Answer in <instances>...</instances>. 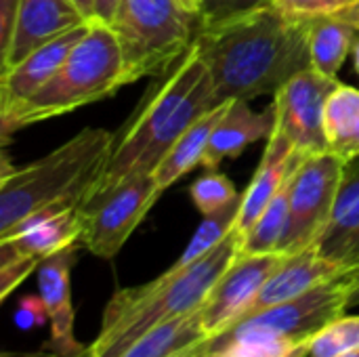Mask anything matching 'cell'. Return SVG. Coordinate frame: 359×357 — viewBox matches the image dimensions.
<instances>
[{
    "mask_svg": "<svg viewBox=\"0 0 359 357\" xmlns=\"http://www.w3.org/2000/svg\"><path fill=\"white\" fill-rule=\"evenodd\" d=\"M351 269L305 292L299 299L273 305L265 311H259L250 318L236 322L219 337L208 339L210 345H223L236 339L309 341L326 324L345 316V311L349 309Z\"/></svg>",
    "mask_w": 359,
    "mask_h": 357,
    "instance_id": "obj_8",
    "label": "cell"
},
{
    "mask_svg": "<svg viewBox=\"0 0 359 357\" xmlns=\"http://www.w3.org/2000/svg\"><path fill=\"white\" fill-rule=\"evenodd\" d=\"M88 21L74 0H21L13 38L0 53L2 67L13 65L34 48Z\"/></svg>",
    "mask_w": 359,
    "mask_h": 357,
    "instance_id": "obj_16",
    "label": "cell"
},
{
    "mask_svg": "<svg viewBox=\"0 0 359 357\" xmlns=\"http://www.w3.org/2000/svg\"><path fill=\"white\" fill-rule=\"evenodd\" d=\"M351 267H345L328 257H324L318 246L305 248L301 252L286 255L284 261L278 265V269L267 278L263 288L257 292V297L248 303V307L240 314V320L250 318L259 311H265L273 305L292 301L303 297L305 292L343 276ZM233 322V324H236ZM231 324V326H233Z\"/></svg>",
    "mask_w": 359,
    "mask_h": 357,
    "instance_id": "obj_12",
    "label": "cell"
},
{
    "mask_svg": "<svg viewBox=\"0 0 359 357\" xmlns=\"http://www.w3.org/2000/svg\"><path fill=\"white\" fill-rule=\"evenodd\" d=\"M206 351H208V339L202 341V343H196V345H191V347H187V349H183V351H179V353L170 357H206Z\"/></svg>",
    "mask_w": 359,
    "mask_h": 357,
    "instance_id": "obj_35",
    "label": "cell"
},
{
    "mask_svg": "<svg viewBox=\"0 0 359 357\" xmlns=\"http://www.w3.org/2000/svg\"><path fill=\"white\" fill-rule=\"evenodd\" d=\"M359 122V88L339 82L330 93L324 112V128L330 151L339 154Z\"/></svg>",
    "mask_w": 359,
    "mask_h": 357,
    "instance_id": "obj_24",
    "label": "cell"
},
{
    "mask_svg": "<svg viewBox=\"0 0 359 357\" xmlns=\"http://www.w3.org/2000/svg\"><path fill=\"white\" fill-rule=\"evenodd\" d=\"M118 4H120V0H95V19L109 25L116 15Z\"/></svg>",
    "mask_w": 359,
    "mask_h": 357,
    "instance_id": "obj_32",
    "label": "cell"
},
{
    "mask_svg": "<svg viewBox=\"0 0 359 357\" xmlns=\"http://www.w3.org/2000/svg\"><path fill=\"white\" fill-rule=\"evenodd\" d=\"M284 252L271 255H238L225 274L217 280L206 301L198 307L202 328L208 339L225 332L248 303L263 288L267 278L284 261Z\"/></svg>",
    "mask_w": 359,
    "mask_h": 357,
    "instance_id": "obj_11",
    "label": "cell"
},
{
    "mask_svg": "<svg viewBox=\"0 0 359 357\" xmlns=\"http://www.w3.org/2000/svg\"><path fill=\"white\" fill-rule=\"evenodd\" d=\"M290 179V177H288ZM290 219V200H288V181L259 215L255 225L242 238V255H271L280 252Z\"/></svg>",
    "mask_w": 359,
    "mask_h": 357,
    "instance_id": "obj_23",
    "label": "cell"
},
{
    "mask_svg": "<svg viewBox=\"0 0 359 357\" xmlns=\"http://www.w3.org/2000/svg\"><path fill=\"white\" fill-rule=\"evenodd\" d=\"M359 307V267L351 269V290H349V309Z\"/></svg>",
    "mask_w": 359,
    "mask_h": 357,
    "instance_id": "obj_36",
    "label": "cell"
},
{
    "mask_svg": "<svg viewBox=\"0 0 359 357\" xmlns=\"http://www.w3.org/2000/svg\"><path fill=\"white\" fill-rule=\"evenodd\" d=\"M341 19L349 21V23H351L353 27H358V29H359V4H358V6H353L351 11L343 13V15H341Z\"/></svg>",
    "mask_w": 359,
    "mask_h": 357,
    "instance_id": "obj_38",
    "label": "cell"
},
{
    "mask_svg": "<svg viewBox=\"0 0 359 357\" xmlns=\"http://www.w3.org/2000/svg\"><path fill=\"white\" fill-rule=\"evenodd\" d=\"M189 196L202 217L219 213V210L227 208L231 202H236L238 198H242V194L236 189V185L219 170H208L206 175H202L191 185Z\"/></svg>",
    "mask_w": 359,
    "mask_h": 357,
    "instance_id": "obj_27",
    "label": "cell"
},
{
    "mask_svg": "<svg viewBox=\"0 0 359 357\" xmlns=\"http://www.w3.org/2000/svg\"><path fill=\"white\" fill-rule=\"evenodd\" d=\"M206 339L208 337L202 328L200 314L196 309L194 314H187L145 332L118 357H170Z\"/></svg>",
    "mask_w": 359,
    "mask_h": 357,
    "instance_id": "obj_22",
    "label": "cell"
},
{
    "mask_svg": "<svg viewBox=\"0 0 359 357\" xmlns=\"http://www.w3.org/2000/svg\"><path fill=\"white\" fill-rule=\"evenodd\" d=\"M215 84L196 44L143 95L137 112L116 133L114 149L80 206L137 173H154L175 141L208 109L217 107Z\"/></svg>",
    "mask_w": 359,
    "mask_h": 357,
    "instance_id": "obj_2",
    "label": "cell"
},
{
    "mask_svg": "<svg viewBox=\"0 0 359 357\" xmlns=\"http://www.w3.org/2000/svg\"><path fill=\"white\" fill-rule=\"evenodd\" d=\"M162 196L154 173H137L80 206V244L99 259H114Z\"/></svg>",
    "mask_w": 359,
    "mask_h": 357,
    "instance_id": "obj_9",
    "label": "cell"
},
{
    "mask_svg": "<svg viewBox=\"0 0 359 357\" xmlns=\"http://www.w3.org/2000/svg\"><path fill=\"white\" fill-rule=\"evenodd\" d=\"M337 84L339 78H326L309 67L290 78L273 95L276 118L301 158L330 149L324 128V112Z\"/></svg>",
    "mask_w": 359,
    "mask_h": 357,
    "instance_id": "obj_10",
    "label": "cell"
},
{
    "mask_svg": "<svg viewBox=\"0 0 359 357\" xmlns=\"http://www.w3.org/2000/svg\"><path fill=\"white\" fill-rule=\"evenodd\" d=\"M2 357H69V356H61V353H4Z\"/></svg>",
    "mask_w": 359,
    "mask_h": 357,
    "instance_id": "obj_39",
    "label": "cell"
},
{
    "mask_svg": "<svg viewBox=\"0 0 359 357\" xmlns=\"http://www.w3.org/2000/svg\"><path fill=\"white\" fill-rule=\"evenodd\" d=\"M124 65V86L160 78L191 48L200 19L175 0H120L109 23Z\"/></svg>",
    "mask_w": 359,
    "mask_h": 357,
    "instance_id": "obj_6",
    "label": "cell"
},
{
    "mask_svg": "<svg viewBox=\"0 0 359 357\" xmlns=\"http://www.w3.org/2000/svg\"><path fill=\"white\" fill-rule=\"evenodd\" d=\"M337 156H341L345 162H349V160L358 158L359 156V122L355 124V128L351 130L349 139L345 141V145L341 147V151H339Z\"/></svg>",
    "mask_w": 359,
    "mask_h": 357,
    "instance_id": "obj_33",
    "label": "cell"
},
{
    "mask_svg": "<svg viewBox=\"0 0 359 357\" xmlns=\"http://www.w3.org/2000/svg\"><path fill=\"white\" fill-rule=\"evenodd\" d=\"M345 166L347 162L330 149L297 162L288 179L290 219L280 252L292 255L320 244L334 215Z\"/></svg>",
    "mask_w": 359,
    "mask_h": 357,
    "instance_id": "obj_7",
    "label": "cell"
},
{
    "mask_svg": "<svg viewBox=\"0 0 359 357\" xmlns=\"http://www.w3.org/2000/svg\"><path fill=\"white\" fill-rule=\"evenodd\" d=\"M225 107H227V101L221 103V105H217V107H212V109H208L204 116H200L175 141V145L162 158V162L154 170L156 183H158V187H160L162 194L168 187H172L181 177H185L187 173H191L196 166H202L204 164V156H206V149H208L210 135H212L217 122L221 120Z\"/></svg>",
    "mask_w": 359,
    "mask_h": 357,
    "instance_id": "obj_20",
    "label": "cell"
},
{
    "mask_svg": "<svg viewBox=\"0 0 359 357\" xmlns=\"http://www.w3.org/2000/svg\"><path fill=\"white\" fill-rule=\"evenodd\" d=\"M114 143V133L84 128L27 166L13 168L4 158L0 177V238L48 206H80L103 170Z\"/></svg>",
    "mask_w": 359,
    "mask_h": 357,
    "instance_id": "obj_4",
    "label": "cell"
},
{
    "mask_svg": "<svg viewBox=\"0 0 359 357\" xmlns=\"http://www.w3.org/2000/svg\"><path fill=\"white\" fill-rule=\"evenodd\" d=\"M240 246L242 238L233 229L196 263L175 261L151 282L118 290L103 311L97 339L80 356L72 357H118L145 332L194 314L240 255Z\"/></svg>",
    "mask_w": 359,
    "mask_h": 357,
    "instance_id": "obj_3",
    "label": "cell"
},
{
    "mask_svg": "<svg viewBox=\"0 0 359 357\" xmlns=\"http://www.w3.org/2000/svg\"><path fill=\"white\" fill-rule=\"evenodd\" d=\"M19 4L21 0H0V53L8 46L13 38Z\"/></svg>",
    "mask_w": 359,
    "mask_h": 357,
    "instance_id": "obj_31",
    "label": "cell"
},
{
    "mask_svg": "<svg viewBox=\"0 0 359 357\" xmlns=\"http://www.w3.org/2000/svg\"><path fill=\"white\" fill-rule=\"evenodd\" d=\"M301 156L294 151L292 141L280 126L278 118L273 124L271 135L267 137V145L263 151V158L255 170V177L246 191L242 194L240 213L236 219V231L240 238L246 236V231L255 225L259 215L267 208V204L276 198V194L286 185L290 173L294 170Z\"/></svg>",
    "mask_w": 359,
    "mask_h": 357,
    "instance_id": "obj_17",
    "label": "cell"
},
{
    "mask_svg": "<svg viewBox=\"0 0 359 357\" xmlns=\"http://www.w3.org/2000/svg\"><path fill=\"white\" fill-rule=\"evenodd\" d=\"M269 4L292 19L313 23L326 17H341L358 6L359 0H269Z\"/></svg>",
    "mask_w": 359,
    "mask_h": 357,
    "instance_id": "obj_28",
    "label": "cell"
},
{
    "mask_svg": "<svg viewBox=\"0 0 359 357\" xmlns=\"http://www.w3.org/2000/svg\"><path fill=\"white\" fill-rule=\"evenodd\" d=\"M80 8H82V13L90 19V21H97L95 19V0H74Z\"/></svg>",
    "mask_w": 359,
    "mask_h": 357,
    "instance_id": "obj_37",
    "label": "cell"
},
{
    "mask_svg": "<svg viewBox=\"0 0 359 357\" xmlns=\"http://www.w3.org/2000/svg\"><path fill=\"white\" fill-rule=\"evenodd\" d=\"M90 21L69 29L55 40L34 48L23 59L15 61L8 67H2L0 76V118L8 116L13 109H17L23 101H27L67 59L72 48L78 44V40L86 34Z\"/></svg>",
    "mask_w": 359,
    "mask_h": 357,
    "instance_id": "obj_15",
    "label": "cell"
},
{
    "mask_svg": "<svg viewBox=\"0 0 359 357\" xmlns=\"http://www.w3.org/2000/svg\"><path fill=\"white\" fill-rule=\"evenodd\" d=\"M269 0H204V13H202V23L200 25L219 23L223 19H229L233 15L252 11V8L263 6Z\"/></svg>",
    "mask_w": 359,
    "mask_h": 357,
    "instance_id": "obj_30",
    "label": "cell"
},
{
    "mask_svg": "<svg viewBox=\"0 0 359 357\" xmlns=\"http://www.w3.org/2000/svg\"><path fill=\"white\" fill-rule=\"evenodd\" d=\"M250 101H227V107L217 122L208 149L204 156V168L215 170L225 160H233L244 154V149L257 141H263L271 135L276 124V103L265 107L263 112H255Z\"/></svg>",
    "mask_w": 359,
    "mask_h": 357,
    "instance_id": "obj_18",
    "label": "cell"
},
{
    "mask_svg": "<svg viewBox=\"0 0 359 357\" xmlns=\"http://www.w3.org/2000/svg\"><path fill=\"white\" fill-rule=\"evenodd\" d=\"M38 267H40L38 259L15 255L0 248V299L4 301Z\"/></svg>",
    "mask_w": 359,
    "mask_h": 357,
    "instance_id": "obj_29",
    "label": "cell"
},
{
    "mask_svg": "<svg viewBox=\"0 0 359 357\" xmlns=\"http://www.w3.org/2000/svg\"><path fill=\"white\" fill-rule=\"evenodd\" d=\"M359 349V316H341L307 341L303 357H339Z\"/></svg>",
    "mask_w": 359,
    "mask_h": 357,
    "instance_id": "obj_25",
    "label": "cell"
},
{
    "mask_svg": "<svg viewBox=\"0 0 359 357\" xmlns=\"http://www.w3.org/2000/svg\"><path fill=\"white\" fill-rule=\"evenodd\" d=\"M339 357H359V349L351 351V353H345V356H339Z\"/></svg>",
    "mask_w": 359,
    "mask_h": 357,
    "instance_id": "obj_41",
    "label": "cell"
},
{
    "mask_svg": "<svg viewBox=\"0 0 359 357\" xmlns=\"http://www.w3.org/2000/svg\"><path fill=\"white\" fill-rule=\"evenodd\" d=\"M351 55H353V69H355V74L359 76V34H358V38H355V42H353V50H351Z\"/></svg>",
    "mask_w": 359,
    "mask_h": 357,
    "instance_id": "obj_40",
    "label": "cell"
},
{
    "mask_svg": "<svg viewBox=\"0 0 359 357\" xmlns=\"http://www.w3.org/2000/svg\"><path fill=\"white\" fill-rule=\"evenodd\" d=\"M359 29L341 17H326L311 23L309 57L311 67L326 78H337L353 50Z\"/></svg>",
    "mask_w": 359,
    "mask_h": 357,
    "instance_id": "obj_21",
    "label": "cell"
},
{
    "mask_svg": "<svg viewBox=\"0 0 359 357\" xmlns=\"http://www.w3.org/2000/svg\"><path fill=\"white\" fill-rule=\"evenodd\" d=\"M318 250L345 267H359V156L345 166L334 215Z\"/></svg>",
    "mask_w": 359,
    "mask_h": 357,
    "instance_id": "obj_19",
    "label": "cell"
},
{
    "mask_svg": "<svg viewBox=\"0 0 359 357\" xmlns=\"http://www.w3.org/2000/svg\"><path fill=\"white\" fill-rule=\"evenodd\" d=\"M185 13H189L191 17L200 19L202 23V13H204V0H175Z\"/></svg>",
    "mask_w": 359,
    "mask_h": 357,
    "instance_id": "obj_34",
    "label": "cell"
},
{
    "mask_svg": "<svg viewBox=\"0 0 359 357\" xmlns=\"http://www.w3.org/2000/svg\"><path fill=\"white\" fill-rule=\"evenodd\" d=\"M124 86L122 50L114 29L90 21L59 69L17 109L0 118L4 141L27 126L72 114L84 105L116 95Z\"/></svg>",
    "mask_w": 359,
    "mask_h": 357,
    "instance_id": "obj_5",
    "label": "cell"
},
{
    "mask_svg": "<svg viewBox=\"0 0 359 357\" xmlns=\"http://www.w3.org/2000/svg\"><path fill=\"white\" fill-rule=\"evenodd\" d=\"M82 238V215L80 206L57 204L48 206L0 238V248L38 259L40 263L74 244ZM82 246V244H80Z\"/></svg>",
    "mask_w": 359,
    "mask_h": 357,
    "instance_id": "obj_13",
    "label": "cell"
},
{
    "mask_svg": "<svg viewBox=\"0 0 359 357\" xmlns=\"http://www.w3.org/2000/svg\"><path fill=\"white\" fill-rule=\"evenodd\" d=\"M309 21L292 19L269 2L200 25L194 44L212 76L217 103L276 95L309 69Z\"/></svg>",
    "mask_w": 359,
    "mask_h": 357,
    "instance_id": "obj_1",
    "label": "cell"
},
{
    "mask_svg": "<svg viewBox=\"0 0 359 357\" xmlns=\"http://www.w3.org/2000/svg\"><path fill=\"white\" fill-rule=\"evenodd\" d=\"M80 244H74L38 267V295L42 297L50 322V347L61 356H80L86 347L74 337V303H72V269L78 259Z\"/></svg>",
    "mask_w": 359,
    "mask_h": 357,
    "instance_id": "obj_14",
    "label": "cell"
},
{
    "mask_svg": "<svg viewBox=\"0 0 359 357\" xmlns=\"http://www.w3.org/2000/svg\"><path fill=\"white\" fill-rule=\"evenodd\" d=\"M307 341L280 339H236L223 345H210L206 357H303Z\"/></svg>",
    "mask_w": 359,
    "mask_h": 357,
    "instance_id": "obj_26",
    "label": "cell"
}]
</instances>
